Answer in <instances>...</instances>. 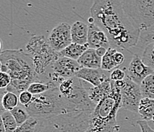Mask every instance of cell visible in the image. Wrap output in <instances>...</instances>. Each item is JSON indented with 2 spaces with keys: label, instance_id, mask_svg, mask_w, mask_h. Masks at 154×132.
Masks as SVG:
<instances>
[{
  "label": "cell",
  "instance_id": "cell-1",
  "mask_svg": "<svg viewBox=\"0 0 154 132\" xmlns=\"http://www.w3.org/2000/svg\"><path fill=\"white\" fill-rule=\"evenodd\" d=\"M91 15L107 34L111 48L129 50L139 44L141 31L126 14L122 1L96 0L91 8Z\"/></svg>",
  "mask_w": 154,
  "mask_h": 132
},
{
  "label": "cell",
  "instance_id": "cell-25",
  "mask_svg": "<svg viewBox=\"0 0 154 132\" xmlns=\"http://www.w3.org/2000/svg\"><path fill=\"white\" fill-rule=\"evenodd\" d=\"M143 62L154 71V42L145 47L141 57Z\"/></svg>",
  "mask_w": 154,
  "mask_h": 132
},
{
  "label": "cell",
  "instance_id": "cell-21",
  "mask_svg": "<svg viewBox=\"0 0 154 132\" xmlns=\"http://www.w3.org/2000/svg\"><path fill=\"white\" fill-rule=\"evenodd\" d=\"M140 87L143 98L154 99V73L144 79Z\"/></svg>",
  "mask_w": 154,
  "mask_h": 132
},
{
  "label": "cell",
  "instance_id": "cell-32",
  "mask_svg": "<svg viewBox=\"0 0 154 132\" xmlns=\"http://www.w3.org/2000/svg\"><path fill=\"white\" fill-rule=\"evenodd\" d=\"M107 49H106V48H98V49L96 50V52H97V55L102 58L103 56H104L105 54L107 53Z\"/></svg>",
  "mask_w": 154,
  "mask_h": 132
},
{
  "label": "cell",
  "instance_id": "cell-15",
  "mask_svg": "<svg viewBox=\"0 0 154 132\" xmlns=\"http://www.w3.org/2000/svg\"><path fill=\"white\" fill-rule=\"evenodd\" d=\"M86 87L88 89L90 99L95 105H97L103 98L108 96L111 92V80L103 82L97 87H88L86 84Z\"/></svg>",
  "mask_w": 154,
  "mask_h": 132
},
{
  "label": "cell",
  "instance_id": "cell-6",
  "mask_svg": "<svg viewBox=\"0 0 154 132\" xmlns=\"http://www.w3.org/2000/svg\"><path fill=\"white\" fill-rule=\"evenodd\" d=\"M26 51L33 60L35 71L40 83H46V76L50 68L60 57L59 52L54 51L44 35L32 36L26 46Z\"/></svg>",
  "mask_w": 154,
  "mask_h": 132
},
{
  "label": "cell",
  "instance_id": "cell-16",
  "mask_svg": "<svg viewBox=\"0 0 154 132\" xmlns=\"http://www.w3.org/2000/svg\"><path fill=\"white\" fill-rule=\"evenodd\" d=\"M102 58L97 55L96 50L88 48L82 56L78 60V63L82 68L100 69Z\"/></svg>",
  "mask_w": 154,
  "mask_h": 132
},
{
  "label": "cell",
  "instance_id": "cell-31",
  "mask_svg": "<svg viewBox=\"0 0 154 132\" xmlns=\"http://www.w3.org/2000/svg\"><path fill=\"white\" fill-rule=\"evenodd\" d=\"M137 123L140 128L141 132H154V130L151 128L150 126L148 125L147 122H145L143 120H138Z\"/></svg>",
  "mask_w": 154,
  "mask_h": 132
},
{
  "label": "cell",
  "instance_id": "cell-10",
  "mask_svg": "<svg viewBox=\"0 0 154 132\" xmlns=\"http://www.w3.org/2000/svg\"><path fill=\"white\" fill-rule=\"evenodd\" d=\"M71 26L67 22H61L51 31L48 41L51 48L57 52H61L72 44Z\"/></svg>",
  "mask_w": 154,
  "mask_h": 132
},
{
  "label": "cell",
  "instance_id": "cell-29",
  "mask_svg": "<svg viewBox=\"0 0 154 132\" xmlns=\"http://www.w3.org/2000/svg\"><path fill=\"white\" fill-rule=\"evenodd\" d=\"M32 98H33V95L31 92H29L28 90L22 92L19 95V104L26 107V105H28L32 102Z\"/></svg>",
  "mask_w": 154,
  "mask_h": 132
},
{
  "label": "cell",
  "instance_id": "cell-27",
  "mask_svg": "<svg viewBox=\"0 0 154 132\" xmlns=\"http://www.w3.org/2000/svg\"><path fill=\"white\" fill-rule=\"evenodd\" d=\"M154 42V31H143L141 32L140 37L139 44H141V46H146L151 43Z\"/></svg>",
  "mask_w": 154,
  "mask_h": 132
},
{
  "label": "cell",
  "instance_id": "cell-11",
  "mask_svg": "<svg viewBox=\"0 0 154 132\" xmlns=\"http://www.w3.org/2000/svg\"><path fill=\"white\" fill-rule=\"evenodd\" d=\"M127 71L129 78L138 85H140L148 76L154 73L153 70L146 66L137 54H134Z\"/></svg>",
  "mask_w": 154,
  "mask_h": 132
},
{
  "label": "cell",
  "instance_id": "cell-33",
  "mask_svg": "<svg viewBox=\"0 0 154 132\" xmlns=\"http://www.w3.org/2000/svg\"><path fill=\"white\" fill-rule=\"evenodd\" d=\"M0 132H5V127H4V125L2 121H0Z\"/></svg>",
  "mask_w": 154,
  "mask_h": 132
},
{
  "label": "cell",
  "instance_id": "cell-14",
  "mask_svg": "<svg viewBox=\"0 0 154 132\" xmlns=\"http://www.w3.org/2000/svg\"><path fill=\"white\" fill-rule=\"evenodd\" d=\"M125 60V57L116 48L110 47L107 49V53L102 57L101 69L104 71L110 72L117 69Z\"/></svg>",
  "mask_w": 154,
  "mask_h": 132
},
{
  "label": "cell",
  "instance_id": "cell-13",
  "mask_svg": "<svg viewBox=\"0 0 154 132\" xmlns=\"http://www.w3.org/2000/svg\"><path fill=\"white\" fill-rule=\"evenodd\" d=\"M78 78L90 83L93 87H97L103 82L110 80V73L100 69L82 68L76 74Z\"/></svg>",
  "mask_w": 154,
  "mask_h": 132
},
{
  "label": "cell",
  "instance_id": "cell-26",
  "mask_svg": "<svg viewBox=\"0 0 154 132\" xmlns=\"http://www.w3.org/2000/svg\"><path fill=\"white\" fill-rule=\"evenodd\" d=\"M38 123V119L30 118L26 123L19 126L14 132H34Z\"/></svg>",
  "mask_w": 154,
  "mask_h": 132
},
{
  "label": "cell",
  "instance_id": "cell-24",
  "mask_svg": "<svg viewBox=\"0 0 154 132\" xmlns=\"http://www.w3.org/2000/svg\"><path fill=\"white\" fill-rule=\"evenodd\" d=\"M57 87L54 86L51 83H44L40 82H35L30 85V87L28 89V91L31 92L33 95H41L43 93L46 92L47 91L50 90L51 89L56 88Z\"/></svg>",
  "mask_w": 154,
  "mask_h": 132
},
{
  "label": "cell",
  "instance_id": "cell-18",
  "mask_svg": "<svg viewBox=\"0 0 154 132\" xmlns=\"http://www.w3.org/2000/svg\"><path fill=\"white\" fill-rule=\"evenodd\" d=\"M138 113L142 120L154 122V99L143 98L140 102Z\"/></svg>",
  "mask_w": 154,
  "mask_h": 132
},
{
  "label": "cell",
  "instance_id": "cell-22",
  "mask_svg": "<svg viewBox=\"0 0 154 132\" xmlns=\"http://www.w3.org/2000/svg\"><path fill=\"white\" fill-rule=\"evenodd\" d=\"M11 113L13 115L14 119H15L18 124V126L22 125L24 123H26L31 118L30 115L28 112L26 107L19 104L17 107H15L11 111Z\"/></svg>",
  "mask_w": 154,
  "mask_h": 132
},
{
  "label": "cell",
  "instance_id": "cell-8",
  "mask_svg": "<svg viewBox=\"0 0 154 132\" xmlns=\"http://www.w3.org/2000/svg\"><path fill=\"white\" fill-rule=\"evenodd\" d=\"M126 14L141 32L154 25V0L122 1Z\"/></svg>",
  "mask_w": 154,
  "mask_h": 132
},
{
  "label": "cell",
  "instance_id": "cell-17",
  "mask_svg": "<svg viewBox=\"0 0 154 132\" xmlns=\"http://www.w3.org/2000/svg\"><path fill=\"white\" fill-rule=\"evenodd\" d=\"M72 43L85 45L88 44V25L81 21H77L71 25Z\"/></svg>",
  "mask_w": 154,
  "mask_h": 132
},
{
  "label": "cell",
  "instance_id": "cell-30",
  "mask_svg": "<svg viewBox=\"0 0 154 132\" xmlns=\"http://www.w3.org/2000/svg\"><path fill=\"white\" fill-rule=\"evenodd\" d=\"M0 77H1V86H0V87H1V89H6L12 82L10 76L8 73L1 72Z\"/></svg>",
  "mask_w": 154,
  "mask_h": 132
},
{
  "label": "cell",
  "instance_id": "cell-9",
  "mask_svg": "<svg viewBox=\"0 0 154 132\" xmlns=\"http://www.w3.org/2000/svg\"><path fill=\"white\" fill-rule=\"evenodd\" d=\"M115 87L120 89L121 95V106L120 108L132 112H137L139 108L140 102L143 98L140 85L137 84L126 76V78L121 81L114 82Z\"/></svg>",
  "mask_w": 154,
  "mask_h": 132
},
{
  "label": "cell",
  "instance_id": "cell-20",
  "mask_svg": "<svg viewBox=\"0 0 154 132\" xmlns=\"http://www.w3.org/2000/svg\"><path fill=\"white\" fill-rule=\"evenodd\" d=\"M88 48H89V46L88 44H85V45H81V44L72 43L68 46V48L60 52V54H61V56L78 61V60L82 56V54Z\"/></svg>",
  "mask_w": 154,
  "mask_h": 132
},
{
  "label": "cell",
  "instance_id": "cell-5",
  "mask_svg": "<svg viewBox=\"0 0 154 132\" xmlns=\"http://www.w3.org/2000/svg\"><path fill=\"white\" fill-rule=\"evenodd\" d=\"M93 111L72 112L38 119L34 132H85Z\"/></svg>",
  "mask_w": 154,
  "mask_h": 132
},
{
  "label": "cell",
  "instance_id": "cell-23",
  "mask_svg": "<svg viewBox=\"0 0 154 132\" xmlns=\"http://www.w3.org/2000/svg\"><path fill=\"white\" fill-rule=\"evenodd\" d=\"M1 121L4 125L5 132H14L19 127L13 115L9 111H5L1 113Z\"/></svg>",
  "mask_w": 154,
  "mask_h": 132
},
{
  "label": "cell",
  "instance_id": "cell-12",
  "mask_svg": "<svg viewBox=\"0 0 154 132\" xmlns=\"http://www.w3.org/2000/svg\"><path fill=\"white\" fill-rule=\"evenodd\" d=\"M88 44L89 48L94 50L100 48H104L106 49L110 48V41L107 34L99 26L95 24L91 17L89 19L88 24Z\"/></svg>",
  "mask_w": 154,
  "mask_h": 132
},
{
  "label": "cell",
  "instance_id": "cell-2",
  "mask_svg": "<svg viewBox=\"0 0 154 132\" xmlns=\"http://www.w3.org/2000/svg\"><path fill=\"white\" fill-rule=\"evenodd\" d=\"M26 108L31 118L36 119L80 112L76 106L61 95L58 87L51 89L41 95H33L32 102L26 105Z\"/></svg>",
  "mask_w": 154,
  "mask_h": 132
},
{
  "label": "cell",
  "instance_id": "cell-7",
  "mask_svg": "<svg viewBox=\"0 0 154 132\" xmlns=\"http://www.w3.org/2000/svg\"><path fill=\"white\" fill-rule=\"evenodd\" d=\"M85 83L75 76L64 80L58 87L61 95L80 112L94 111L97 106L89 98Z\"/></svg>",
  "mask_w": 154,
  "mask_h": 132
},
{
  "label": "cell",
  "instance_id": "cell-28",
  "mask_svg": "<svg viewBox=\"0 0 154 132\" xmlns=\"http://www.w3.org/2000/svg\"><path fill=\"white\" fill-rule=\"evenodd\" d=\"M125 70V69H121L120 68L113 69V71L110 73V80L114 82L124 80L127 76V73H126Z\"/></svg>",
  "mask_w": 154,
  "mask_h": 132
},
{
  "label": "cell",
  "instance_id": "cell-3",
  "mask_svg": "<svg viewBox=\"0 0 154 132\" xmlns=\"http://www.w3.org/2000/svg\"><path fill=\"white\" fill-rule=\"evenodd\" d=\"M111 92L97 105L85 132H114L117 128V115L121 106L120 90L111 80Z\"/></svg>",
  "mask_w": 154,
  "mask_h": 132
},
{
  "label": "cell",
  "instance_id": "cell-4",
  "mask_svg": "<svg viewBox=\"0 0 154 132\" xmlns=\"http://www.w3.org/2000/svg\"><path fill=\"white\" fill-rule=\"evenodd\" d=\"M1 72L10 76L12 80L26 82L30 84L39 82L35 71L33 60L23 50H6L0 54Z\"/></svg>",
  "mask_w": 154,
  "mask_h": 132
},
{
  "label": "cell",
  "instance_id": "cell-19",
  "mask_svg": "<svg viewBox=\"0 0 154 132\" xmlns=\"http://www.w3.org/2000/svg\"><path fill=\"white\" fill-rule=\"evenodd\" d=\"M19 105V95L11 92L5 91L2 89V103H1V113L5 111H11Z\"/></svg>",
  "mask_w": 154,
  "mask_h": 132
}]
</instances>
